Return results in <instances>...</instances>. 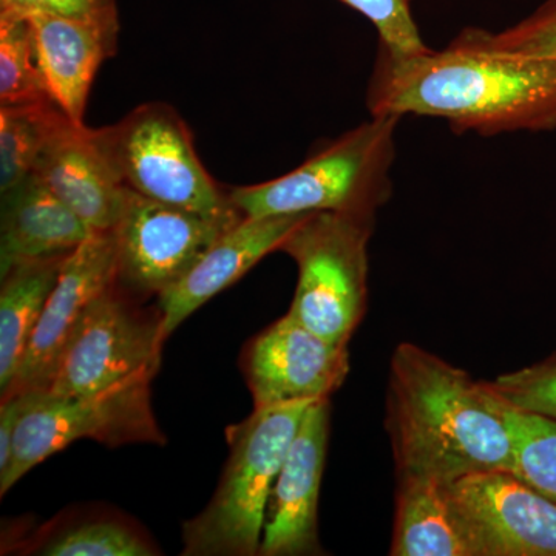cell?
Returning <instances> with one entry per match:
<instances>
[{
  "label": "cell",
  "instance_id": "cell-1",
  "mask_svg": "<svg viewBox=\"0 0 556 556\" xmlns=\"http://www.w3.org/2000/svg\"><path fill=\"white\" fill-rule=\"evenodd\" d=\"M365 104L369 116H427L457 135L556 129V60L463 46L397 54L379 46Z\"/></svg>",
  "mask_w": 556,
  "mask_h": 556
},
{
  "label": "cell",
  "instance_id": "cell-2",
  "mask_svg": "<svg viewBox=\"0 0 556 556\" xmlns=\"http://www.w3.org/2000/svg\"><path fill=\"white\" fill-rule=\"evenodd\" d=\"M386 430L397 478L455 484L515 470L503 399L416 343H399L391 354Z\"/></svg>",
  "mask_w": 556,
  "mask_h": 556
},
{
  "label": "cell",
  "instance_id": "cell-3",
  "mask_svg": "<svg viewBox=\"0 0 556 556\" xmlns=\"http://www.w3.org/2000/svg\"><path fill=\"white\" fill-rule=\"evenodd\" d=\"M397 116H369L288 174L229 190L243 217L336 214L376 217L393 197Z\"/></svg>",
  "mask_w": 556,
  "mask_h": 556
},
{
  "label": "cell",
  "instance_id": "cell-4",
  "mask_svg": "<svg viewBox=\"0 0 556 556\" xmlns=\"http://www.w3.org/2000/svg\"><path fill=\"white\" fill-rule=\"evenodd\" d=\"M311 404L254 408L228 428V463L211 503L182 526V555L260 554L270 490Z\"/></svg>",
  "mask_w": 556,
  "mask_h": 556
},
{
  "label": "cell",
  "instance_id": "cell-5",
  "mask_svg": "<svg viewBox=\"0 0 556 556\" xmlns=\"http://www.w3.org/2000/svg\"><path fill=\"white\" fill-rule=\"evenodd\" d=\"M376 217L316 212L278 251L299 269L288 313L334 345H348L368 309V247Z\"/></svg>",
  "mask_w": 556,
  "mask_h": 556
},
{
  "label": "cell",
  "instance_id": "cell-6",
  "mask_svg": "<svg viewBox=\"0 0 556 556\" xmlns=\"http://www.w3.org/2000/svg\"><path fill=\"white\" fill-rule=\"evenodd\" d=\"M124 186L146 199L212 217L240 214L201 163L192 131L166 102H146L119 123L94 129Z\"/></svg>",
  "mask_w": 556,
  "mask_h": 556
},
{
  "label": "cell",
  "instance_id": "cell-7",
  "mask_svg": "<svg viewBox=\"0 0 556 556\" xmlns=\"http://www.w3.org/2000/svg\"><path fill=\"white\" fill-rule=\"evenodd\" d=\"M152 380L84 397L60 396L50 390L25 391L27 408L17 426L10 466L0 475V496L33 468L80 439L108 447L166 444L150 401Z\"/></svg>",
  "mask_w": 556,
  "mask_h": 556
},
{
  "label": "cell",
  "instance_id": "cell-8",
  "mask_svg": "<svg viewBox=\"0 0 556 556\" xmlns=\"http://www.w3.org/2000/svg\"><path fill=\"white\" fill-rule=\"evenodd\" d=\"M163 345L160 311L148 316L116 281L84 313L65 346L50 391L60 396H94L137 380L153 379Z\"/></svg>",
  "mask_w": 556,
  "mask_h": 556
},
{
  "label": "cell",
  "instance_id": "cell-9",
  "mask_svg": "<svg viewBox=\"0 0 556 556\" xmlns=\"http://www.w3.org/2000/svg\"><path fill=\"white\" fill-rule=\"evenodd\" d=\"M243 215L212 217L127 189L116 241V281L130 295H160L178 285Z\"/></svg>",
  "mask_w": 556,
  "mask_h": 556
},
{
  "label": "cell",
  "instance_id": "cell-10",
  "mask_svg": "<svg viewBox=\"0 0 556 556\" xmlns=\"http://www.w3.org/2000/svg\"><path fill=\"white\" fill-rule=\"evenodd\" d=\"M243 372L254 408L331 397L350 372L348 345H334L287 314L249 343Z\"/></svg>",
  "mask_w": 556,
  "mask_h": 556
},
{
  "label": "cell",
  "instance_id": "cell-11",
  "mask_svg": "<svg viewBox=\"0 0 556 556\" xmlns=\"http://www.w3.org/2000/svg\"><path fill=\"white\" fill-rule=\"evenodd\" d=\"M116 241L113 230L91 233L62 263L56 287L33 332L20 371L9 393L50 390L65 346L94 299L116 283Z\"/></svg>",
  "mask_w": 556,
  "mask_h": 556
},
{
  "label": "cell",
  "instance_id": "cell-12",
  "mask_svg": "<svg viewBox=\"0 0 556 556\" xmlns=\"http://www.w3.org/2000/svg\"><path fill=\"white\" fill-rule=\"evenodd\" d=\"M479 556H556V503L511 471L452 484Z\"/></svg>",
  "mask_w": 556,
  "mask_h": 556
},
{
  "label": "cell",
  "instance_id": "cell-13",
  "mask_svg": "<svg viewBox=\"0 0 556 556\" xmlns=\"http://www.w3.org/2000/svg\"><path fill=\"white\" fill-rule=\"evenodd\" d=\"M329 419V399L313 402L306 409L270 490L258 555L321 554L318 496L327 460Z\"/></svg>",
  "mask_w": 556,
  "mask_h": 556
},
{
  "label": "cell",
  "instance_id": "cell-14",
  "mask_svg": "<svg viewBox=\"0 0 556 556\" xmlns=\"http://www.w3.org/2000/svg\"><path fill=\"white\" fill-rule=\"evenodd\" d=\"M33 174L97 232L118 225L127 188L94 129L62 115L40 150Z\"/></svg>",
  "mask_w": 556,
  "mask_h": 556
},
{
  "label": "cell",
  "instance_id": "cell-15",
  "mask_svg": "<svg viewBox=\"0 0 556 556\" xmlns=\"http://www.w3.org/2000/svg\"><path fill=\"white\" fill-rule=\"evenodd\" d=\"M30 25L40 78L50 100L73 123L84 124L102 62L118 51L119 22L72 20L21 11Z\"/></svg>",
  "mask_w": 556,
  "mask_h": 556
},
{
  "label": "cell",
  "instance_id": "cell-16",
  "mask_svg": "<svg viewBox=\"0 0 556 556\" xmlns=\"http://www.w3.org/2000/svg\"><path fill=\"white\" fill-rule=\"evenodd\" d=\"M309 214L243 217L226 230L192 270L159 298L161 339L166 342L189 316L239 281L260 260L278 251L292 229Z\"/></svg>",
  "mask_w": 556,
  "mask_h": 556
},
{
  "label": "cell",
  "instance_id": "cell-17",
  "mask_svg": "<svg viewBox=\"0 0 556 556\" xmlns=\"http://www.w3.org/2000/svg\"><path fill=\"white\" fill-rule=\"evenodd\" d=\"M0 276L21 263L67 257L97 232L36 174L2 193Z\"/></svg>",
  "mask_w": 556,
  "mask_h": 556
},
{
  "label": "cell",
  "instance_id": "cell-18",
  "mask_svg": "<svg viewBox=\"0 0 556 556\" xmlns=\"http://www.w3.org/2000/svg\"><path fill=\"white\" fill-rule=\"evenodd\" d=\"M391 556H479L452 484L428 478H397Z\"/></svg>",
  "mask_w": 556,
  "mask_h": 556
},
{
  "label": "cell",
  "instance_id": "cell-19",
  "mask_svg": "<svg viewBox=\"0 0 556 556\" xmlns=\"http://www.w3.org/2000/svg\"><path fill=\"white\" fill-rule=\"evenodd\" d=\"M68 257V255H67ZM67 257L21 263L0 276V393H9Z\"/></svg>",
  "mask_w": 556,
  "mask_h": 556
},
{
  "label": "cell",
  "instance_id": "cell-20",
  "mask_svg": "<svg viewBox=\"0 0 556 556\" xmlns=\"http://www.w3.org/2000/svg\"><path fill=\"white\" fill-rule=\"evenodd\" d=\"M64 112L53 101L0 108V193L35 170L40 150Z\"/></svg>",
  "mask_w": 556,
  "mask_h": 556
},
{
  "label": "cell",
  "instance_id": "cell-21",
  "mask_svg": "<svg viewBox=\"0 0 556 556\" xmlns=\"http://www.w3.org/2000/svg\"><path fill=\"white\" fill-rule=\"evenodd\" d=\"M46 101L51 100L40 78L27 17L0 9V108Z\"/></svg>",
  "mask_w": 556,
  "mask_h": 556
},
{
  "label": "cell",
  "instance_id": "cell-22",
  "mask_svg": "<svg viewBox=\"0 0 556 556\" xmlns=\"http://www.w3.org/2000/svg\"><path fill=\"white\" fill-rule=\"evenodd\" d=\"M504 405L514 439V473L556 503V419Z\"/></svg>",
  "mask_w": 556,
  "mask_h": 556
},
{
  "label": "cell",
  "instance_id": "cell-23",
  "mask_svg": "<svg viewBox=\"0 0 556 556\" xmlns=\"http://www.w3.org/2000/svg\"><path fill=\"white\" fill-rule=\"evenodd\" d=\"M36 554L47 556H152L149 538L118 519H90L64 527L42 540Z\"/></svg>",
  "mask_w": 556,
  "mask_h": 556
},
{
  "label": "cell",
  "instance_id": "cell-24",
  "mask_svg": "<svg viewBox=\"0 0 556 556\" xmlns=\"http://www.w3.org/2000/svg\"><path fill=\"white\" fill-rule=\"evenodd\" d=\"M453 40L490 53L556 60V0H546L532 14L504 30L467 27Z\"/></svg>",
  "mask_w": 556,
  "mask_h": 556
},
{
  "label": "cell",
  "instance_id": "cell-25",
  "mask_svg": "<svg viewBox=\"0 0 556 556\" xmlns=\"http://www.w3.org/2000/svg\"><path fill=\"white\" fill-rule=\"evenodd\" d=\"M489 383L511 407L556 419V353Z\"/></svg>",
  "mask_w": 556,
  "mask_h": 556
},
{
  "label": "cell",
  "instance_id": "cell-26",
  "mask_svg": "<svg viewBox=\"0 0 556 556\" xmlns=\"http://www.w3.org/2000/svg\"><path fill=\"white\" fill-rule=\"evenodd\" d=\"M371 22L379 46L397 54H415L430 49L424 42L415 16L413 0H340Z\"/></svg>",
  "mask_w": 556,
  "mask_h": 556
},
{
  "label": "cell",
  "instance_id": "cell-27",
  "mask_svg": "<svg viewBox=\"0 0 556 556\" xmlns=\"http://www.w3.org/2000/svg\"><path fill=\"white\" fill-rule=\"evenodd\" d=\"M0 9L39 11L72 20L119 22L116 0H0Z\"/></svg>",
  "mask_w": 556,
  "mask_h": 556
},
{
  "label": "cell",
  "instance_id": "cell-28",
  "mask_svg": "<svg viewBox=\"0 0 556 556\" xmlns=\"http://www.w3.org/2000/svg\"><path fill=\"white\" fill-rule=\"evenodd\" d=\"M27 393L13 394L2 399L0 407V475L5 473L13 456L14 437L25 408H27Z\"/></svg>",
  "mask_w": 556,
  "mask_h": 556
}]
</instances>
